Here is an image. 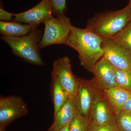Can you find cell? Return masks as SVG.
Returning a JSON list of instances; mask_svg holds the SVG:
<instances>
[{
	"instance_id": "ffe728a7",
	"label": "cell",
	"mask_w": 131,
	"mask_h": 131,
	"mask_svg": "<svg viewBox=\"0 0 131 131\" xmlns=\"http://www.w3.org/2000/svg\"><path fill=\"white\" fill-rule=\"evenodd\" d=\"M50 1L54 16H57L64 14L66 9V0H50Z\"/></svg>"
},
{
	"instance_id": "484cf974",
	"label": "cell",
	"mask_w": 131,
	"mask_h": 131,
	"mask_svg": "<svg viewBox=\"0 0 131 131\" xmlns=\"http://www.w3.org/2000/svg\"><path fill=\"white\" fill-rule=\"evenodd\" d=\"M128 4H129V5H130L131 8V0H129V3H128Z\"/></svg>"
},
{
	"instance_id": "2e32d148",
	"label": "cell",
	"mask_w": 131,
	"mask_h": 131,
	"mask_svg": "<svg viewBox=\"0 0 131 131\" xmlns=\"http://www.w3.org/2000/svg\"><path fill=\"white\" fill-rule=\"evenodd\" d=\"M110 39L131 54V20L121 31Z\"/></svg>"
},
{
	"instance_id": "7402d4cb",
	"label": "cell",
	"mask_w": 131,
	"mask_h": 131,
	"mask_svg": "<svg viewBox=\"0 0 131 131\" xmlns=\"http://www.w3.org/2000/svg\"><path fill=\"white\" fill-rule=\"evenodd\" d=\"M14 14L6 12L3 9L2 7L0 8V20L1 21H12Z\"/></svg>"
},
{
	"instance_id": "d6986e66",
	"label": "cell",
	"mask_w": 131,
	"mask_h": 131,
	"mask_svg": "<svg viewBox=\"0 0 131 131\" xmlns=\"http://www.w3.org/2000/svg\"><path fill=\"white\" fill-rule=\"evenodd\" d=\"M117 86L131 91V70L115 69Z\"/></svg>"
},
{
	"instance_id": "7a4b0ae2",
	"label": "cell",
	"mask_w": 131,
	"mask_h": 131,
	"mask_svg": "<svg viewBox=\"0 0 131 131\" xmlns=\"http://www.w3.org/2000/svg\"><path fill=\"white\" fill-rule=\"evenodd\" d=\"M131 20L129 4L122 9L98 13L88 20L87 28L104 38L110 39Z\"/></svg>"
},
{
	"instance_id": "cb8c5ba5",
	"label": "cell",
	"mask_w": 131,
	"mask_h": 131,
	"mask_svg": "<svg viewBox=\"0 0 131 131\" xmlns=\"http://www.w3.org/2000/svg\"><path fill=\"white\" fill-rule=\"evenodd\" d=\"M70 123L68 124L67 125L64 127H63L62 129H60V130L57 131H69ZM50 128L51 131H54L52 130V129L51 127H50Z\"/></svg>"
},
{
	"instance_id": "ba28073f",
	"label": "cell",
	"mask_w": 131,
	"mask_h": 131,
	"mask_svg": "<svg viewBox=\"0 0 131 131\" xmlns=\"http://www.w3.org/2000/svg\"><path fill=\"white\" fill-rule=\"evenodd\" d=\"M102 47L103 57L115 69L131 70V54L124 47L117 44L111 39L103 38Z\"/></svg>"
},
{
	"instance_id": "ac0fdd59",
	"label": "cell",
	"mask_w": 131,
	"mask_h": 131,
	"mask_svg": "<svg viewBox=\"0 0 131 131\" xmlns=\"http://www.w3.org/2000/svg\"><path fill=\"white\" fill-rule=\"evenodd\" d=\"M115 120L119 131H131V112H121L115 115Z\"/></svg>"
},
{
	"instance_id": "277c9868",
	"label": "cell",
	"mask_w": 131,
	"mask_h": 131,
	"mask_svg": "<svg viewBox=\"0 0 131 131\" xmlns=\"http://www.w3.org/2000/svg\"><path fill=\"white\" fill-rule=\"evenodd\" d=\"M44 24V31L38 43L40 49L51 45H66L72 26L69 18L62 14L49 19Z\"/></svg>"
},
{
	"instance_id": "9c48e42d",
	"label": "cell",
	"mask_w": 131,
	"mask_h": 131,
	"mask_svg": "<svg viewBox=\"0 0 131 131\" xmlns=\"http://www.w3.org/2000/svg\"><path fill=\"white\" fill-rule=\"evenodd\" d=\"M77 78L79 86L76 98L78 112L84 117H89L95 98L101 89L94 79L89 81Z\"/></svg>"
},
{
	"instance_id": "9a60e30c",
	"label": "cell",
	"mask_w": 131,
	"mask_h": 131,
	"mask_svg": "<svg viewBox=\"0 0 131 131\" xmlns=\"http://www.w3.org/2000/svg\"><path fill=\"white\" fill-rule=\"evenodd\" d=\"M51 96L54 106V117L67 102L69 97L56 78L51 76Z\"/></svg>"
},
{
	"instance_id": "8992f818",
	"label": "cell",
	"mask_w": 131,
	"mask_h": 131,
	"mask_svg": "<svg viewBox=\"0 0 131 131\" xmlns=\"http://www.w3.org/2000/svg\"><path fill=\"white\" fill-rule=\"evenodd\" d=\"M51 76L56 78L69 98L76 96L79 82L72 73L71 62L68 57L64 56L54 61Z\"/></svg>"
},
{
	"instance_id": "44dd1931",
	"label": "cell",
	"mask_w": 131,
	"mask_h": 131,
	"mask_svg": "<svg viewBox=\"0 0 131 131\" xmlns=\"http://www.w3.org/2000/svg\"><path fill=\"white\" fill-rule=\"evenodd\" d=\"M89 131H119L116 122L112 124L97 125L90 123Z\"/></svg>"
},
{
	"instance_id": "30bf717a",
	"label": "cell",
	"mask_w": 131,
	"mask_h": 131,
	"mask_svg": "<svg viewBox=\"0 0 131 131\" xmlns=\"http://www.w3.org/2000/svg\"><path fill=\"white\" fill-rule=\"evenodd\" d=\"M115 114L103 91L100 90L96 94L90 114V123L97 125L115 122Z\"/></svg>"
},
{
	"instance_id": "5b68a950",
	"label": "cell",
	"mask_w": 131,
	"mask_h": 131,
	"mask_svg": "<svg viewBox=\"0 0 131 131\" xmlns=\"http://www.w3.org/2000/svg\"><path fill=\"white\" fill-rule=\"evenodd\" d=\"M27 105L21 97L16 95L0 97V128L28 114Z\"/></svg>"
},
{
	"instance_id": "52a82bcc",
	"label": "cell",
	"mask_w": 131,
	"mask_h": 131,
	"mask_svg": "<svg viewBox=\"0 0 131 131\" xmlns=\"http://www.w3.org/2000/svg\"><path fill=\"white\" fill-rule=\"evenodd\" d=\"M13 21L25 23L36 28L49 19L54 17L50 0H42L30 9L18 14H14Z\"/></svg>"
},
{
	"instance_id": "3957f363",
	"label": "cell",
	"mask_w": 131,
	"mask_h": 131,
	"mask_svg": "<svg viewBox=\"0 0 131 131\" xmlns=\"http://www.w3.org/2000/svg\"><path fill=\"white\" fill-rule=\"evenodd\" d=\"M42 36V31L36 28L25 36H2L1 38L10 46L13 54L31 64L43 66L45 63L40 56L38 46Z\"/></svg>"
},
{
	"instance_id": "5bb4252c",
	"label": "cell",
	"mask_w": 131,
	"mask_h": 131,
	"mask_svg": "<svg viewBox=\"0 0 131 131\" xmlns=\"http://www.w3.org/2000/svg\"><path fill=\"white\" fill-rule=\"evenodd\" d=\"M35 28L28 24L16 21H0V33L3 36L20 37L28 34Z\"/></svg>"
},
{
	"instance_id": "7c38bea8",
	"label": "cell",
	"mask_w": 131,
	"mask_h": 131,
	"mask_svg": "<svg viewBox=\"0 0 131 131\" xmlns=\"http://www.w3.org/2000/svg\"><path fill=\"white\" fill-rule=\"evenodd\" d=\"M78 112L76 96L69 98L54 117V122L50 127L54 131L59 130L69 124Z\"/></svg>"
},
{
	"instance_id": "4316f807",
	"label": "cell",
	"mask_w": 131,
	"mask_h": 131,
	"mask_svg": "<svg viewBox=\"0 0 131 131\" xmlns=\"http://www.w3.org/2000/svg\"><path fill=\"white\" fill-rule=\"evenodd\" d=\"M47 131H51V129H50V128H49V129H48V130H47Z\"/></svg>"
},
{
	"instance_id": "4fadbf2b",
	"label": "cell",
	"mask_w": 131,
	"mask_h": 131,
	"mask_svg": "<svg viewBox=\"0 0 131 131\" xmlns=\"http://www.w3.org/2000/svg\"><path fill=\"white\" fill-rule=\"evenodd\" d=\"M103 91L115 115L121 112L125 103L131 95V91L118 86Z\"/></svg>"
},
{
	"instance_id": "603a6c76",
	"label": "cell",
	"mask_w": 131,
	"mask_h": 131,
	"mask_svg": "<svg viewBox=\"0 0 131 131\" xmlns=\"http://www.w3.org/2000/svg\"><path fill=\"white\" fill-rule=\"evenodd\" d=\"M122 111L131 112V95L122 108Z\"/></svg>"
},
{
	"instance_id": "e0dca14e",
	"label": "cell",
	"mask_w": 131,
	"mask_h": 131,
	"mask_svg": "<svg viewBox=\"0 0 131 131\" xmlns=\"http://www.w3.org/2000/svg\"><path fill=\"white\" fill-rule=\"evenodd\" d=\"M90 120L78 112L70 123L69 131H89Z\"/></svg>"
},
{
	"instance_id": "d4e9b609",
	"label": "cell",
	"mask_w": 131,
	"mask_h": 131,
	"mask_svg": "<svg viewBox=\"0 0 131 131\" xmlns=\"http://www.w3.org/2000/svg\"><path fill=\"white\" fill-rule=\"evenodd\" d=\"M0 131H6L5 128H0Z\"/></svg>"
},
{
	"instance_id": "8fae6325",
	"label": "cell",
	"mask_w": 131,
	"mask_h": 131,
	"mask_svg": "<svg viewBox=\"0 0 131 131\" xmlns=\"http://www.w3.org/2000/svg\"><path fill=\"white\" fill-rule=\"evenodd\" d=\"M92 73L101 89L104 90L117 86L115 68L104 57L97 62Z\"/></svg>"
},
{
	"instance_id": "6da1fadb",
	"label": "cell",
	"mask_w": 131,
	"mask_h": 131,
	"mask_svg": "<svg viewBox=\"0 0 131 131\" xmlns=\"http://www.w3.org/2000/svg\"><path fill=\"white\" fill-rule=\"evenodd\" d=\"M102 39L87 27L83 29L72 26L66 45L77 51L81 65L93 73L95 66L104 56Z\"/></svg>"
}]
</instances>
